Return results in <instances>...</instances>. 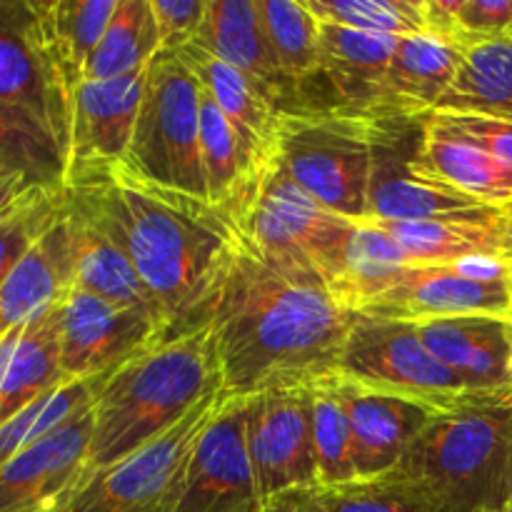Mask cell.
<instances>
[{
  "instance_id": "cell-1",
  "label": "cell",
  "mask_w": 512,
  "mask_h": 512,
  "mask_svg": "<svg viewBox=\"0 0 512 512\" xmlns=\"http://www.w3.org/2000/svg\"><path fill=\"white\" fill-rule=\"evenodd\" d=\"M355 320L323 280L273 268L235 235L208 320L220 395L255 398L338 375Z\"/></svg>"
},
{
  "instance_id": "cell-28",
  "label": "cell",
  "mask_w": 512,
  "mask_h": 512,
  "mask_svg": "<svg viewBox=\"0 0 512 512\" xmlns=\"http://www.w3.org/2000/svg\"><path fill=\"white\" fill-rule=\"evenodd\" d=\"M65 215H68L70 230H73L75 288L100 295L110 303L140 310L163 328L158 305L140 280L135 265L130 263L128 253L98 223L70 208L68 200H65Z\"/></svg>"
},
{
  "instance_id": "cell-47",
  "label": "cell",
  "mask_w": 512,
  "mask_h": 512,
  "mask_svg": "<svg viewBox=\"0 0 512 512\" xmlns=\"http://www.w3.org/2000/svg\"><path fill=\"white\" fill-rule=\"evenodd\" d=\"M503 218H505V233L512 235V203L503 210Z\"/></svg>"
},
{
  "instance_id": "cell-26",
  "label": "cell",
  "mask_w": 512,
  "mask_h": 512,
  "mask_svg": "<svg viewBox=\"0 0 512 512\" xmlns=\"http://www.w3.org/2000/svg\"><path fill=\"white\" fill-rule=\"evenodd\" d=\"M398 243L410 268H450L475 258H495L503 250V210H475L410 223H378Z\"/></svg>"
},
{
  "instance_id": "cell-23",
  "label": "cell",
  "mask_w": 512,
  "mask_h": 512,
  "mask_svg": "<svg viewBox=\"0 0 512 512\" xmlns=\"http://www.w3.org/2000/svg\"><path fill=\"white\" fill-rule=\"evenodd\" d=\"M63 383L58 303L0 338V425Z\"/></svg>"
},
{
  "instance_id": "cell-17",
  "label": "cell",
  "mask_w": 512,
  "mask_h": 512,
  "mask_svg": "<svg viewBox=\"0 0 512 512\" xmlns=\"http://www.w3.org/2000/svg\"><path fill=\"white\" fill-rule=\"evenodd\" d=\"M90 440L93 408L0 465V512H35L65 505L75 485L85 478Z\"/></svg>"
},
{
  "instance_id": "cell-9",
  "label": "cell",
  "mask_w": 512,
  "mask_h": 512,
  "mask_svg": "<svg viewBox=\"0 0 512 512\" xmlns=\"http://www.w3.org/2000/svg\"><path fill=\"white\" fill-rule=\"evenodd\" d=\"M340 378L445 413L480 398L420 338L418 328L358 315L338 363Z\"/></svg>"
},
{
  "instance_id": "cell-35",
  "label": "cell",
  "mask_w": 512,
  "mask_h": 512,
  "mask_svg": "<svg viewBox=\"0 0 512 512\" xmlns=\"http://www.w3.org/2000/svg\"><path fill=\"white\" fill-rule=\"evenodd\" d=\"M108 373L88 380H70V383L58 385L55 390L45 393L28 408L20 410L18 415L0 425V465L13 460L15 455L25 453L28 448L38 445L55 430L68 425L70 420L78 418L80 413L90 410L98 398V390Z\"/></svg>"
},
{
  "instance_id": "cell-18",
  "label": "cell",
  "mask_w": 512,
  "mask_h": 512,
  "mask_svg": "<svg viewBox=\"0 0 512 512\" xmlns=\"http://www.w3.org/2000/svg\"><path fill=\"white\" fill-rule=\"evenodd\" d=\"M428 345L470 393L480 398L512 395V318L463 315L415 325Z\"/></svg>"
},
{
  "instance_id": "cell-21",
  "label": "cell",
  "mask_w": 512,
  "mask_h": 512,
  "mask_svg": "<svg viewBox=\"0 0 512 512\" xmlns=\"http://www.w3.org/2000/svg\"><path fill=\"white\" fill-rule=\"evenodd\" d=\"M200 48L253 78L285 113H298V88L278 68L265 38L258 0H208L198 38Z\"/></svg>"
},
{
  "instance_id": "cell-7",
  "label": "cell",
  "mask_w": 512,
  "mask_h": 512,
  "mask_svg": "<svg viewBox=\"0 0 512 512\" xmlns=\"http://www.w3.org/2000/svg\"><path fill=\"white\" fill-rule=\"evenodd\" d=\"M230 223L273 268L323 280L355 220L310 198L273 155Z\"/></svg>"
},
{
  "instance_id": "cell-39",
  "label": "cell",
  "mask_w": 512,
  "mask_h": 512,
  "mask_svg": "<svg viewBox=\"0 0 512 512\" xmlns=\"http://www.w3.org/2000/svg\"><path fill=\"white\" fill-rule=\"evenodd\" d=\"M65 190H25L0 210V288L30 248L63 218Z\"/></svg>"
},
{
  "instance_id": "cell-2",
  "label": "cell",
  "mask_w": 512,
  "mask_h": 512,
  "mask_svg": "<svg viewBox=\"0 0 512 512\" xmlns=\"http://www.w3.org/2000/svg\"><path fill=\"white\" fill-rule=\"evenodd\" d=\"M65 200L128 253L158 305L165 338L208 325L238 235L220 210L145 183L123 165L68 178Z\"/></svg>"
},
{
  "instance_id": "cell-6",
  "label": "cell",
  "mask_w": 512,
  "mask_h": 512,
  "mask_svg": "<svg viewBox=\"0 0 512 512\" xmlns=\"http://www.w3.org/2000/svg\"><path fill=\"white\" fill-rule=\"evenodd\" d=\"M125 170L145 183L208 200L200 158V85L178 53H158L145 75Z\"/></svg>"
},
{
  "instance_id": "cell-15",
  "label": "cell",
  "mask_w": 512,
  "mask_h": 512,
  "mask_svg": "<svg viewBox=\"0 0 512 512\" xmlns=\"http://www.w3.org/2000/svg\"><path fill=\"white\" fill-rule=\"evenodd\" d=\"M360 315L410 325L463 315L512 318V288L508 275L485 278L470 273L463 265L408 268L383 298L375 300Z\"/></svg>"
},
{
  "instance_id": "cell-33",
  "label": "cell",
  "mask_w": 512,
  "mask_h": 512,
  "mask_svg": "<svg viewBox=\"0 0 512 512\" xmlns=\"http://www.w3.org/2000/svg\"><path fill=\"white\" fill-rule=\"evenodd\" d=\"M68 158L58 140L25 110L0 103V185L63 193Z\"/></svg>"
},
{
  "instance_id": "cell-10",
  "label": "cell",
  "mask_w": 512,
  "mask_h": 512,
  "mask_svg": "<svg viewBox=\"0 0 512 512\" xmlns=\"http://www.w3.org/2000/svg\"><path fill=\"white\" fill-rule=\"evenodd\" d=\"M420 130L423 118H378L365 220L410 223L488 210L420 163Z\"/></svg>"
},
{
  "instance_id": "cell-13",
  "label": "cell",
  "mask_w": 512,
  "mask_h": 512,
  "mask_svg": "<svg viewBox=\"0 0 512 512\" xmlns=\"http://www.w3.org/2000/svg\"><path fill=\"white\" fill-rule=\"evenodd\" d=\"M248 453V398H225L190 458L175 512H258Z\"/></svg>"
},
{
  "instance_id": "cell-37",
  "label": "cell",
  "mask_w": 512,
  "mask_h": 512,
  "mask_svg": "<svg viewBox=\"0 0 512 512\" xmlns=\"http://www.w3.org/2000/svg\"><path fill=\"white\" fill-rule=\"evenodd\" d=\"M310 430H313L318 488L350 483L358 478L353 465V438L338 375L310 385Z\"/></svg>"
},
{
  "instance_id": "cell-40",
  "label": "cell",
  "mask_w": 512,
  "mask_h": 512,
  "mask_svg": "<svg viewBox=\"0 0 512 512\" xmlns=\"http://www.w3.org/2000/svg\"><path fill=\"white\" fill-rule=\"evenodd\" d=\"M318 490L328 512H435L423 490L400 470Z\"/></svg>"
},
{
  "instance_id": "cell-22",
  "label": "cell",
  "mask_w": 512,
  "mask_h": 512,
  "mask_svg": "<svg viewBox=\"0 0 512 512\" xmlns=\"http://www.w3.org/2000/svg\"><path fill=\"white\" fill-rule=\"evenodd\" d=\"M460 63L455 35L425 33L398 40L383 85L380 118H425L448 93Z\"/></svg>"
},
{
  "instance_id": "cell-48",
  "label": "cell",
  "mask_w": 512,
  "mask_h": 512,
  "mask_svg": "<svg viewBox=\"0 0 512 512\" xmlns=\"http://www.w3.org/2000/svg\"><path fill=\"white\" fill-rule=\"evenodd\" d=\"M508 512H512V455H510V485H508Z\"/></svg>"
},
{
  "instance_id": "cell-31",
  "label": "cell",
  "mask_w": 512,
  "mask_h": 512,
  "mask_svg": "<svg viewBox=\"0 0 512 512\" xmlns=\"http://www.w3.org/2000/svg\"><path fill=\"white\" fill-rule=\"evenodd\" d=\"M40 38L65 88L83 83L85 65L98 48L118 0H33Z\"/></svg>"
},
{
  "instance_id": "cell-42",
  "label": "cell",
  "mask_w": 512,
  "mask_h": 512,
  "mask_svg": "<svg viewBox=\"0 0 512 512\" xmlns=\"http://www.w3.org/2000/svg\"><path fill=\"white\" fill-rule=\"evenodd\" d=\"M208 0H150L160 35V53H178L198 38Z\"/></svg>"
},
{
  "instance_id": "cell-8",
  "label": "cell",
  "mask_w": 512,
  "mask_h": 512,
  "mask_svg": "<svg viewBox=\"0 0 512 512\" xmlns=\"http://www.w3.org/2000/svg\"><path fill=\"white\" fill-rule=\"evenodd\" d=\"M223 395L200 400L178 425L103 470L85 475L63 512H175L190 458Z\"/></svg>"
},
{
  "instance_id": "cell-19",
  "label": "cell",
  "mask_w": 512,
  "mask_h": 512,
  "mask_svg": "<svg viewBox=\"0 0 512 512\" xmlns=\"http://www.w3.org/2000/svg\"><path fill=\"white\" fill-rule=\"evenodd\" d=\"M338 388L348 410L358 478H375L398 468L410 443L438 415L428 405L363 388L340 375Z\"/></svg>"
},
{
  "instance_id": "cell-29",
  "label": "cell",
  "mask_w": 512,
  "mask_h": 512,
  "mask_svg": "<svg viewBox=\"0 0 512 512\" xmlns=\"http://www.w3.org/2000/svg\"><path fill=\"white\" fill-rule=\"evenodd\" d=\"M420 163L450 188L468 198L505 210L512 203V168L440 125L433 115L423 118Z\"/></svg>"
},
{
  "instance_id": "cell-30",
  "label": "cell",
  "mask_w": 512,
  "mask_h": 512,
  "mask_svg": "<svg viewBox=\"0 0 512 512\" xmlns=\"http://www.w3.org/2000/svg\"><path fill=\"white\" fill-rule=\"evenodd\" d=\"M200 158H203L205 190L208 203L215 210L233 218L248 193L253 190L258 173L270 158H260L255 150L228 123L218 105L200 90Z\"/></svg>"
},
{
  "instance_id": "cell-50",
  "label": "cell",
  "mask_w": 512,
  "mask_h": 512,
  "mask_svg": "<svg viewBox=\"0 0 512 512\" xmlns=\"http://www.w3.org/2000/svg\"><path fill=\"white\" fill-rule=\"evenodd\" d=\"M490 512H508V510H490Z\"/></svg>"
},
{
  "instance_id": "cell-34",
  "label": "cell",
  "mask_w": 512,
  "mask_h": 512,
  "mask_svg": "<svg viewBox=\"0 0 512 512\" xmlns=\"http://www.w3.org/2000/svg\"><path fill=\"white\" fill-rule=\"evenodd\" d=\"M158 53L160 35L150 0H118L98 48L85 65L83 80H113L145 70Z\"/></svg>"
},
{
  "instance_id": "cell-4",
  "label": "cell",
  "mask_w": 512,
  "mask_h": 512,
  "mask_svg": "<svg viewBox=\"0 0 512 512\" xmlns=\"http://www.w3.org/2000/svg\"><path fill=\"white\" fill-rule=\"evenodd\" d=\"M512 395L473 398L438 413L398 463L435 512L508 508Z\"/></svg>"
},
{
  "instance_id": "cell-38",
  "label": "cell",
  "mask_w": 512,
  "mask_h": 512,
  "mask_svg": "<svg viewBox=\"0 0 512 512\" xmlns=\"http://www.w3.org/2000/svg\"><path fill=\"white\" fill-rule=\"evenodd\" d=\"M323 23L360 33L408 38L428 30L423 0H305Z\"/></svg>"
},
{
  "instance_id": "cell-24",
  "label": "cell",
  "mask_w": 512,
  "mask_h": 512,
  "mask_svg": "<svg viewBox=\"0 0 512 512\" xmlns=\"http://www.w3.org/2000/svg\"><path fill=\"white\" fill-rule=\"evenodd\" d=\"M75 285V245L68 215L25 253L0 288V338L63 303Z\"/></svg>"
},
{
  "instance_id": "cell-41",
  "label": "cell",
  "mask_w": 512,
  "mask_h": 512,
  "mask_svg": "<svg viewBox=\"0 0 512 512\" xmlns=\"http://www.w3.org/2000/svg\"><path fill=\"white\" fill-rule=\"evenodd\" d=\"M440 125L478 145L488 155L512 168V120L468 113H430Z\"/></svg>"
},
{
  "instance_id": "cell-45",
  "label": "cell",
  "mask_w": 512,
  "mask_h": 512,
  "mask_svg": "<svg viewBox=\"0 0 512 512\" xmlns=\"http://www.w3.org/2000/svg\"><path fill=\"white\" fill-rule=\"evenodd\" d=\"M500 260H503L505 275H508V283H510V288H512V235L510 233H505L503 250H500Z\"/></svg>"
},
{
  "instance_id": "cell-14",
  "label": "cell",
  "mask_w": 512,
  "mask_h": 512,
  "mask_svg": "<svg viewBox=\"0 0 512 512\" xmlns=\"http://www.w3.org/2000/svg\"><path fill=\"white\" fill-rule=\"evenodd\" d=\"M248 453L260 503L283 490L318 488L310 388H283L248 398Z\"/></svg>"
},
{
  "instance_id": "cell-12",
  "label": "cell",
  "mask_w": 512,
  "mask_h": 512,
  "mask_svg": "<svg viewBox=\"0 0 512 512\" xmlns=\"http://www.w3.org/2000/svg\"><path fill=\"white\" fill-rule=\"evenodd\" d=\"M165 338L150 315L75 288L60 303V368L65 380L110 373Z\"/></svg>"
},
{
  "instance_id": "cell-3",
  "label": "cell",
  "mask_w": 512,
  "mask_h": 512,
  "mask_svg": "<svg viewBox=\"0 0 512 512\" xmlns=\"http://www.w3.org/2000/svg\"><path fill=\"white\" fill-rule=\"evenodd\" d=\"M213 393H220V373L210 325L140 350L100 385L85 475L168 433Z\"/></svg>"
},
{
  "instance_id": "cell-32",
  "label": "cell",
  "mask_w": 512,
  "mask_h": 512,
  "mask_svg": "<svg viewBox=\"0 0 512 512\" xmlns=\"http://www.w3.org/2000/svg\"><path fill=\"white\" fill-rule=\"evenodd\" d=\"M458 45V73L433 113L512 120V38H458Z\"/></svg>"
},
{
  "instance_id": "cell-20",
  "label": "cell",
  "mask_w": 512,
  "mask_h": 512,
  "mask_svg": "<svg viewBox=\"0 0 512 512\" xmlns=\"http://www.w3.org/2000/svg\"><path fill=\"white\" fill-rule=\"evenodd\" d=\"M318 70L335 93L333 110L380 118L383 85L400 38L318 20ZM313 75V78H315ZM303 88V85H300Z\"/></svg>"
},
{
  "instance_id": "cell-27",
  "label": "cell",
  "mask_w": 512,
  "mask_h": 512,
  "mask_svg": "<svg viewBox=\"0 0 512 512\" xmlns=\"http://www.w3.org/2000/svg\"><path fill=\"white\" fill-rule=\"evenodd\" d=\"M408 268V258L388 230L373 220H355L323 285L340 308L360 315L383 298Z\"/></svg>"
},
{
  "instance_id": "cell-46",
  "label": "cell",
  "mask_w": 512,
  "mask_h": 512,
  "mask_svg": "<svg viewBox=\"0 0 512 512\" xmlns=\"http://www.w3.org/2000/svg\"><path fill=\"white\" fill-rule=\"evenodd\" d=\"M25 193V190H18V188H8V185H0V210L5 208V205L10 203V200L15 198V195Z\"/></svg>"
},
{
  "instance_id": "cell-36",
  "label": "cell",
  "mask_w": 512,
  "mask_h": 512,
  "mask_svg": "<svg viewBox=\"0 0 512 512\" xmlns=\"http://www.w3.org/2000/svg\"><path fill=\"white\" fill-rule=\"evenodd\" d=\"M258 10L275 63L300 98V85L318 70V18L305 0H258Z\"/></svg>"
},
{
  "instance_id": "cell-5",
  "label": "cell",
  "mask_w": 512,
  "mask_h": 512,
  "mask_svg": "<svg viewBox=\"0 0 512 512\" xmlns=\"http://www.w3.org/2000/svg\"><path fill=\"white\" fill-rule=\"evenodd\" d=\"M375 128L378 118L340 110L283 113L275 160L323 208L365 220Z\"/></svg>"
},
{
  "instance_id": "cell-11",
  "label": "cell",
  "mask_w": 512,
  "mask_h": 512,
  "mask_svg": "<svg viewBox=\"0 0 512 512\" xmlns=\"http://www.w3.org/2000/svg\"><path fill=\"white\" fill-rule=\"evenodd\" d=\"M70 90L45 53L33 0H0V103L25 110L68 158Z\"/></svg>"
},
{
  "instance_id": "cell-49",
  "label": "cell",
  "mask_w": 512,
  "mask_h": 512,
  "mask_svg": "<svg viewBox=\"0 0 512 512\" xmlns=\"http://www.w3.org/2000/svg\"><path fill=\"white\" fill-rule=\"evenodd\" d=\"M35 512H63V505H53V508H43V510H35Z\"/></svg>"
},
{
  "instance_id": "cell-25",
  "label": "cell",
  "mask_w": 512,
  "mask_h": 512,
  "mask_svg": "<svg viewBox=\"0 0 512 512\" xmlns=\"http://www.w3.org/2000/svg\"><path fill=\"white\" fill-rule=\"evenodd\" d=\"M178 55L195 75L200 90L218 105L220 113L255 150V155L273 158L285 110H280L275 100L243 70L215 58L198 43L185 45L183 50H178Z\"/></svg>"
},
{
  "instance_id": "cell-43",
  "label": "cell",
  "mask_w": 512,
  "mask_h": 512,
  "mask_svg": "<svg viewBox=\"0 0 512 512\" xmlns=\"http://www.w3.org/2000/svg\"><path fill=\"white\" fill-rule=\"evenodd\" d=\"M455 38H512V0H458Z\"/></svg>"
},
{
  "instance_id": "cell-16",
  "label": "cell",
  "mask_w": 512,
  "mask_h": 512,
  "mask_svg": "<svg viewBox=\"0 0 512 512\" xmlns=\"http://www.w3.org/2000/svg\"><path fill=\"white\" fill-rule=\"evenodd\" d=\"M145 75L148 68L113 80H83L73 90L68 178L123 163L143 103Z\"/></svg>"
},
{
  "instance_id": "cell-44",
  "label": "cell",
  "mask_w": 512,
  "mask_h": 512,
  "mask_svg": "<svg viewBox=\"0 0 512 512\" xmlns=\"http://www.w3.org/2000/svg\"><path fill=\"white\" fill-rule=\"evenodd\" d=\"M258 512H328L318 488H293L263 500Z\"/></svg>"
}]
</instances>
